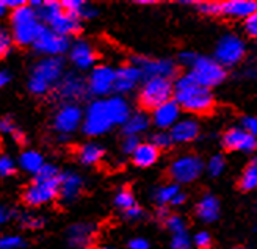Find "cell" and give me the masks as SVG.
Returning <instances> with one entry per match:
<instances>
[{"label": "cell", "mask_w": 257, "mask_h": 249, "mask_svg": "<svg viewBox=\"0 0 257 249\" xmlns=\"http://www.w3.org/2000/svg\"><path fill=\"white\" fill-rule=\"evenodd\" d=\"M128 249H151V243L143 237H135L127 243Z\"/></svg>", "instance_id": "obj_50"}, {"label": "cell", "mask_w": 257, "mask_h": 249, "mask_svg": "<svg viewBox=\"0 0 257 249\" xmlns=\"http://www.w3.org/2000/svg\"><path fill=\"white\" fill-rule=\"evenodd\" d=\"M151 143L160 151V149L170 148L171 144H173V138H171V135H170L168 130H159V132H156V134L152 135Z\"/></svg>", "instance_id": "obj_38"}, {"label": "cell", "mask_w": 257, "mask_h": 249, "mask_svg": "<svg viewBox=\"0 0 257 249\" xmlns=\"http://www.w3.org/2000/svg\"><path fill=\"white\" fill-rule=\"evenodd\" d=\"M171 249H191V238L187 230L173 233L171 238Z\"/></svg>", "instance_id": "obj_41"}, {"label": "cell", "mask_w": 257, "mask_h": 249, "mask_svg": "<svg viewBox=\"0 0 257 249\" xmlns=\"http://www.w3.org/2000/svg\"><path fill=\"white\" fill-rule=\"evenodd\" d=\"M243 27H245V33L251 38H257V11L252 13L249 18L243 21Z\"/></svg>", "instance_id": "obj_46"}, {"label": "cell", "mask_w": 257, "mask_h": 249, "mask_svg": "<svg viewBox=\"0 0 257 249\" xmlns=\"http://www.w3.org/2000/svg\"><path fill=\"white\" fill-rule=\"evenodd\" d=\"M196 58H198V55L195 54V52H182V54L179 55V63L184 64L185 68L190 69L193 66V63L196 61Z\"/></svg>", "instance_id": "obj_49"}, {"label": "cell", "mask_w": 257, "mask_h": 249, "mask_svg": "<svg viewBox=\"0 0 257 249\" xmlns=\"http://www.w3.org/2000/svg\"><path fill=\"white\" fill-rule=\"evenodd\" d=\"M15 47V39L7 27H0V60L7 58Z\"/></svg>", "instance_id": "obj_36"}, {"label": "cell", "mask_w": 257, "mask_h": 249, "mask_svg": "<svg viewBox=\"0 0 257 249\" xmlns=\"http://www.w3.org/2000/svg\"><path fill=\"white\" fill-rule=\"evenodd\" d=\"M96 249H114L113 246H108V244H102V246H97Z\"/></svg>", "instance_id": "obj_56"}, {"label": "cell", "mask_w": 257, "mask_h": 249, "mask_svg": "<svg viewBox=\"0 0 257 249\" xmlns=\"http://www.w3.org/2000/svg\"><path fill=\"white\" fill-rule=\"evenodd\" d=\"M71 38L61 36L50 29L44 27L40 33V36L36 38L35 44L32 49L36 52L40 57H57L61 58L63 55H66L71 49Z\"/></svg>", "instance_id": "obj_12"}, {"label": "cell", "mask_w": 257, "mask_h": 249, "mask_svg": "<svg viewBox=\"0 0 257 249\" xmlns=\"http://www.w3.org/2000/svg\"><path fill=\"white\" fill-rule=\"evenodd\" d=\"M196 8L209 16H216L221 15V2H199L196 4Z\"/></svg>", "instance_id": "obj_43"}, {"label": "cell", "mask_w": 257, "mask_h": 249, "mask_svg": "<svg viewBox=\"0 0 257 249\" xmlns=\"http://www.w3.org/2000/svg\"><path fill=\"white\" fill-rule=\"evenodd\" d=\"M83 188L85 180L79 173L72 171V169L60 173V199L64 204L75 202L82 196Z\"/></svg>", "instance_id": "obj_18"}, {"label": "cell", "mask_w": 257, "mask_h": 249, "mask_svg": "<svg viewBox=\"0 0 257 249\" xmlns=\"http://www.w3.org/2000/svg\"><path fill=\"white\" fill-rule=\"evenodd\" d=\"M4 4L8 10L13 11V10H18L21 7H24L27 2H24V0H4Z\"/></svg>", "instance_id": "obj_52"}, {"label": "cell", "mask_w": 257, "mask_h": 249, "mask_svg": "<svg viewBox=\"0 0 257 249\" xmlns=\"http://www.w3.org/2000/svg\"><path fill=\"white\" fill-rule=\"evenodd\" d=\"M179 119H181V107L177 105L174 99L157 107L156 110H152L151 114V122H154V126L159 130H168V132Z\"/></svg>", "instance_id": "obj_20"}, {"label": "cell", "mask_w": 257, "mask_h": 249, "mask_svg": "<svg viewBox=\"0 0 257 249\" xmlns=\"http://www.w3.org/2000/svg\"><path fill=\"white\" fill-rule=\"evenodd\" d=\"M58 198H60V177L54 180L33 179L22 191L24 204L32 208L52 204Z\"/></svg>", "instance_id": "obj_7"}, {"label": "cell", "mask_w": 257, "mask_h": 249, "mask_svg": "<svg viewBox=\"0 0 257 249\" xmlns=\"http://www.w3.org/2000/svg\"><path fill=\"white\" fill-rule=\"evenodd\" d=\"M165 226L170 232L173 233H179V232H184L185 230V222L184 218H181L179 215H168L165 219Z\"/></svg>", "instance_id": "obj_42"}, {"label": "cell", "mask_w": 257, "mask_h": 249, "mask_svg": "<svg viewBox=\"0 0 257 249\" xmlns=\"http://www.w3.org/2000/svg\"><path fill=\"white\" fill-rule=\"evenodd\" d=\"M132 64L141 71L143 78H171L176 75V63L168 58L134 57Z\"/></svg>", "instance_id": "obj_15"}, {"label": "cell", "mask_w": 257, "mask_h": 249, "mask_svg": "<svg viewBox=\"0 0 257 249\" xmlns=\"http://www.w3.org/2000/svg\"><path fill=\"white\" fill-rule=\"evenodd\" d=\"M179 193H181L179 185H176V183H166V185L156 188V191L152 194V199L160 208H165L166 205H171L173 199Z\"/></svg>", "instance_id": "obj_31"}, {"label": "cell", "mask_w": 257, "mask_h": 249, "mask_svg": "<svg viewBox=\"0 0 257 249\" xmlns=\"http://www.w3.org/2000/svg\"><path fill=\"white\" fill-rule=\"evenodd\" d=\"M63 10L69 13L71 16L77 18L79 21H89L97 16V8L93 4L83 2V0H63Z\"/></svg>", "instance_id": "obj_25"}, {"label": "cell", "mask_w": 257, "mask_h": 249, "mask_svg": "<svg viewBox=\"0 0 257 249\" xmlns=\"http://www.w3.org/2000/svg\"><path fill=\"white\" fill-rule=\"evenodd\" d=\"M246 54L245 43L241 41V38L237 35H224L216 44L215 49V60L224 68L235 66L237 63H240Z\"/></svg>", "instance_id": "obj_13"}, {"label": "cell", "mask_w": 257, "mask_h": 249, "mask_svg": "<svg viewBox=\"0 0 257 249\" xmlns=\"http://www.w3.org/2000/svg\"><path fill=\"white\" fill-rule=\"evenodd\" d=\"M7 15H8V8L5 7L4 0H0V21L5 19V16H7Z\"/></svg>", "instance_id": "obj_55"}, {"label": "cell", "mask_w": 257, "mask_h": 249, "mask_svg": "<svg viewBox=\"0 0 257 249\" xmlns=\"http://www.w3.org/2000/svg\"><path fill=\"white\" fill-rule=\"evenodd\" d=\"M29 5L36 10L38 18H40L44 27L50 29L52 32L66 38L80 33L82 21L64 11L61 2H57V0H35V2H29Z\"/></svg>", "instance_id": "obj_3"}, {"label": "cell", "mask_w": 257, "mask_h": 249, "mask_svg": "<svg viewBox=\"0 0 257 249\" xmlns=\"http://www.w3.org/2000/svg\"><path fill=\"white\" fill-rule=\"evenodd\" d=\"M138 146H140L138 137H124L122 141H121V151L125 155H132L137 151Z\"/></svg>", "instance_id": "obj_45"}, {"label": "cell", "mask_w": 257, "mask_h": 249, "mask_svg": "<svg viewBox=\"0 0 257 249\" xmlns=\"http://www.w3.org/2000/svg\"><path fill=\"white\" fill-rule=\"evenodd\" d=\"M255 11L257 2H254V0H229V2H221V15L232 19L245 21Z\"/></svg>", "instance_id": "obj_24"}, {"label": "cell", "mask_w": 257, "mask_h": 249, "mask_svg": "<svg viewBox=\"0 0 257 249\" xmlns=\"http://www.w3.org/2000/svg\"><path fill=\"white\" fill-rule=\"evenodd\" d=\"M241 129L257 138V116H245L241 119Z\"/></svg>", "instance_id": "obj_47"}, {"label": "cell", "mask_w": 257, "mask_h": 249, "mask_svg": "<svg viewBox=\"0 0 257 249\" xmlns=\"http://www.w3.org/2000/svg\"><path fill=\"white\" fill-rule=\"evenodd\" d=\"M46 165V159L44 155L40 151H35V149H25L19 154V159H18V166L22 169L24 173L36 176L38 171Z\"/></svg>", "instance_id": "obj_26"}, {"label": "cell", "mask_w": 257, "mask_h": 249, "mask_svg": "<svg viewBox=\"0 0 257 249\" xmlns=\"http://www.w3.org/2000/svg\"><path fill=\"white\" fill-rule=\"evenodd\" d=\"M196 215L202 222H213L220 216V201L215 196L205 194L196 205Z\"/></svg>", "instance_id": "obj_28"}, {"label": "cell", "mask_w": 257, "mask_h": 249, "mask_svg": "<svg viewBox=\"0 0 257 249\" xmlns=\"http://www.w3.org/2000/svg\"><path fill=\"white\" fill-rule=\"evenodd\" d=\"M199 122L195 117H181L170 130L173 143H191L199 137Z\"/></svg>", "instance_id": "obj_22"}, {"label": "cell", "mask_w": 257, "mask_h": 249, "mask_svg": "<svg viewBox=\"0 0 257 249\" xmlns=\"http://www.w3.org/2000/svg\"><path fill=\"white\" fill-rule=\"evenodd\" d=\"M43 29L44 25L38 18L36 10L29 4L11 11L10 32L13 35V39H15V44L21 47H32Z\"/></svg>", "instance_id": "obj_5"}, {"label": "cell", "mask_w": 257, "mask_h": 249, "mask_svg": "<svg viewBox=\"0 0 257 249\" xmlns=\"http://www.w3.org/2000/svg\"><path fill=\"white\" fill-rule=\"evenodd\" d=\"M193 243L198 249H210L212 246V237L209 232L205 230H199L195 237H193Z\"/></svg>", "instance_id": "obj_44"}, {"label": "cell", "mask_w": 257, "mask_h": 249, "mask_svg": "<svg viewBox=\"0 0 257 249\" xmlns=\"http://www.w3.org/2000/svg\"><path fill=\"white\" fill-rule=\"evenodd\" d=\"M151 124V117L143 113V111H137L128 116V119L122 126V134L124 137H138L140 134H145L149 129Z\"/></svg>", "instance_id": "obj_29"}, {"label": "cell", "mask_w": 257, "mask_h": 249, "mask_svg": "<svg viewBox=\"0 0 257 249\" xmlns=\"http://www.w3.org/2000/svg\"><path fill=\"white\" fill-rule=\"evenodd\" d=\"M174 96L173 99L177 102L181 110H185L193 114H204L213 108V94L209 88L199 85L190 72L179 75L173 82Z\"/></svg>", "instance_id": "obj_2"}, {"label": "cell", "mask_w": 257, "mask_h": 249, "mask_svg": "<svg viewBox=\"0 0 257 249\" xmlns=\"http://www.w3.org/2000/svg\"><path fill=\"white\" fill-rule=\"evenodd\" d=\"M174 96V85L170 78H145L138 93V102L145 110H156Z\"/></svg>", "instance_id": "obj_6"}, {"label": "cell", "mask_w": 257, "mask_h": 249, "mask_svg": "<svg viewBox=\"0 0 257 249\" xmlns=\"http://www.w3.org/2000/svg\"><path fill=\"white\" fill-rule=\"evenodd\" d=\"M187 201V196L181 191V193H179L177 196H176V198L173 199V202H171V205L173 207H179V205H182L184 202Z\"/></svg>", "instance_id": "obj_54"}, {"label": "cell", "mask_w": 257, "mask_h": 249, "mask_svg": "<svg viewBox=\"0 0 257 249\" xmlns=\"http://www.w3.org/2000/svg\"><path fill=\"white\" fill-rule=\"evenodd\" d=\"M64 60L57 57H43L38 60L27 80V89L33 96H46L54 91L64 75Z\"/></svg>", "instance_id": "obj_4"}, {"label": "cell", "mask_w": 257, "mask_h": 249, "mask_svg": "<svg viewBox=\"0 0 257 249\" xmlns=\"http://www.w3.org/2000/svg\"><path fill=\"white\" fill-rule=\"evenodd\" d=\"M13 216H15V213H13L11 208L8 205L0 202V226H4V224H7V222H10L13 219Z\"/></svg>", "instance_id": "obj_51"}, {"label": "cell", "mask_w": 257, "mask_h": 249, "mask_svg": "<svg viewBox=\"0 0 257 249\" xmlns=\"http://www.w3.org/2000/svg\"><path fill=\"white\" fill-rule=\"evenodd\" d=\"M204 171V163L198 155H182L170 166V176L176 183L195 182Z\"/></svg>", "instance_id": "obj_14"}, {"label": "cell", "mask_w": 257, "mask_h": 249, "mask_svg": "<svg viewBox=\"0 0 257 249\" xmlns=\"http://www.w3.org/2000/svg\"><path fill=\"white\" fill-rule=\"evenodd\" d=\"M122 215H124V218L127 219V221H140V219H143L145 218V210L141 208L138 204L137 205H134L132 208H128V210H125V212H122Z\"/></svg>", "instance_id": "obj_48"}, {"label": "cell", "mask_w": 257, "mask_h": 249, "mask_svg": "<svg viewBox=\"0 0 257 249\" xmlns=\"http://www.w3.org/2000/svg\"><path fill=\"white\" fill-rule=\"evenodd\" d=\"M223 146L227 151L249 154L257 149V138L249 135L241 127H232L223 135Z\"/></svg>", "instance_id": "obj_19"}, {"label": "cell", "mask_w": 257, "mask_h": 249, "mask_svg": "<svg viewBox=\"0 0 257 249\" xmlns=\"http://www.w3.org/2000/svg\"><path fill=\"white\" fill-rule=\"evenodd\" d=\"M141 78H143V74H141V71L132 63L118 68L116 80H114V93L118 96L131 93V91H134L138 86Z\"/></svg>", "instance_id": "obj_21"}, {"label": "cell", "mask_w": 257, "mask_h": 249, "mask_svg": "<svg viewBox=\"0 0 257 249\" xmlns=\"http://www.w3.org/2000/svg\"><path fill=\"white\" fill-rule=\"evenodd\" d=\"M159 157H160V151L154 146L151 141L149 143H140L137 151L132 154V162L138 168H149V166L157 163Z\"/></svg>", "instance_id": "obj_27"}, {"label": "cell", "mask_w": 257, "mask_h": 249, "mask_svg": "<svg viewBox=\"0 0 257 249\" xmlns=\"http://www.w3.org/2000/svg\"><path fill=\"white\" fill-rule=\"evenodd\" d=\"M104 155H105V149L97 141H86L82 146L77 148V152H75L77 162L83 166H94L100 163L102 159H104Z\"/></svg>", "instance_id": "obj_23"}, {"label": "cell", "mask_w": 257, "mask_h": 249, "mask_svg": "<svg viewBox=\"0 0 257 249\" xmlns=\"http://www.w3.org/2000/svg\"><path fill=\"white\" fill-rule=\"evenodd\" d=\"M114 80H116V69L110 64H96L86 77L88 94L97 99H104L114 93Z\"/></svg>", "instance_id": "obj_11"}, {"label": "cell", "mask_w": 257, "mask_h": 249, "mask_svg": "<svg viewBox=\"0 0 257 249\" xmlns=\"http://www.w3.org/2000/svg\"><path fill=\"white\" fill-rule=\"evenodd\" d=\"M58 177H60V169L52 163H46L40 171H38V174L33 176V179H40V180H54Z\"/></svg>", "instance_id": "obj_39"}, {"label": "cell", "mask_w": 257, "mask_h": 249, "mask_svg": "<svg viewBox=\"0 0 257 249\" xmlns=\"http://www.w3.org/2000/svg\"><path fill=\"white\" fill-rule=\"evenodd\" d=\"M68 55L69 61L77 71H91L97 61L96 49L86 39H77V41H74L71 44Z\"/></svg>", "instance_id": "obj_17"}, {"label": "cell", "mask_w": 257, "mask_h": 249, "mask_svg": "<svg viewBox=\"0 0 257 249\" xmlns=\"http://www.w3.org/2000/svg\"><path fill=\"white\" fill-rule=\"evenodd\" d=\"M113 202L121 212H125V210H128V208H132L134 205H137L135 196L128 188H122V190H119L116 194H114Z\"/></svg>", "instance_id": "obj_34"}, {"label": "cell", "mask_w": 257, "mask_h": 249, "mask_svg": "<svg viewBox=\"0 0 257 249\" xmlns=\"http://www.w3.org/2000/svg\"><path fill=\"white\" fill-rule=\"evenodd\" d=\"M97 238V226L91 221L74 222L66 229V243L71 249H91Z\"/></svg>", "instance_id": "obj_16"}, {"label": "cell", "mask_w": 257, "mask_h": 249, "mask_svg": "<svg viewBox=\"0 0 257 249\" xmlns=\"http://www.w3.org/2000/svg\"><path fill=\"white\" fill-rule=\"evenodd\" d=\"M54 96L60 103H79L88 96L86 78L77 71L64 72L54 89Z\"/></svg>", "instance_id": "obj_9"}, {"label": "cell", "mask_w": 257, "mask_h": 249, "mask_svg": "<svg viewBox=\"0 0 257 249\" xmlns=\"http://www.w3.org/2000/svg\"><path fill=\"white\" fill-rule=\"evenodd\" d=\"M19 226L25 230H40L46 226V218L35 212H22L18 215Z\"/></svg>", "instance_id": "obj_32"}, {"label": "cell", "mask_w": 257, "mask_h": 249, "mask_svg": "<svg viewBox=\"0 0 257 249\" xmlns=\"http://www.w3.org/2000/svg\"><path fill=\"white\" fill-rule=\"evenodd\" d=\"M10 82H11V74H10V71L2 69V71H0V89L5 88Z\"/></svg>", "instance_id": "obj_53"}, {"label": "cell", "mask_w": 257, "mask_h": 249, "mask_svg": "<svg viewBox=\"0 0 257 249\" xmlns=\"http://www.w3.org/2000/svg\"><path fill=\"white\" fill-rule=\"evenodd\" d=\"M27 241L19 233H7L0 237V249H24Z\"/></svg>", "instance_id": "obj_35"}, {"label": "cell", "mask_w": 257, "mask_h": 249, "mask_svg": "<svg viewBox=\"0 0 257 249\" xmlns=\"http://www.w3.org/2000/svg\"><path fill=\"white\" fill-rule=\"evenodd\" d=\"M0 137L8 138L18 144L25 143V134L24 130L19 127L16 119L13 116H2L0 117Z\"/></svg>", "instance_id": "obj_30"}, {"label": "cell", "mask_w": 257, "mask_h": 249, "mask_svg": "<svg viewBox=\"0 0 257 249\" xmlns=\"http://www.w3.org/2000/svg\"><path fill=\"white\" fill-rule=\"evenodd\" d=\"M224 168H226V162H224V159L221 155H213L212 159L207 162V171L213 177L221 176L223 171H224Z\"/></svg>", "instance_id": "obj_40"}, {"label": "cell", "mask_w": 257, "mask_h": 249, "mask_svg": "<svg viewBox=\"0 0 257 249\" xmlns=\"http://www.w3.org/2000/svg\"><path fill=\"white\" fill-rule=\"evenodd\" d=\"M190 75L195 78L199 85L210 89L212 86H216L224 82L226 68L221 66L215 58L198 55L196 61L193 63V66L190 68Z\"/></svg>", "instance_id": "obj_10"}, {"label": "cell", "mask_w": 257, "mask_h": 249, "mask_svg": "<svg viewBox=\"0 0 257 249\" xmlns=\"http://www.w3.org/2000/svg\"><path fill=\"white\" fill-rule=\"evenodd\" d=\"M240 187L245 191H252L257 188V157H254L243 171L240 177Z\"/></svg>", "instance_id": "obj_33"}, {"label": "cell", "mask_w": 257, "mask_h": 249, "mask_svg": "<svg viewBox=\"0 0 257 249\" xmlns=\"http://www.w3.org/2000/svg\"><path fill=\"white\" fill-rule=\"evenodd\" d=\"M131 114V105L122 96L94 99L85 108L82 132L91 138L102 137L110 132L114 126L122 127Z\"/></svg>", "instance_id": "obj_1"}, {"label": "cell", "mask_w": 257, "mask_h": 249, "mask_svg": "<svg viewBox=\"0 0 257 249\" xmlns=\"http://www.w3.org/2000/svg\"><path fill=\"white\" fill-rule=\"evenodd\" d=\"M85 110L80 103H60V107L54 113L52 129L58 137L69 138L77 130L82 129Z\"/></svg>", "instance_id": "obj_8"}, {"label": "cell", "mask_w": 257, "mask_h": 249, "mask_svg": "<svg viewBox=\"0 0 257 249\" xmlns=\"http://www.w3.org/2000/svg\"><path fill=\"white\" fill-rule=\"evenodd\" d=\"M16 174V162L10 154H0V177H11Z\"/></svg>", "instance_id": "obj_37"}]
</instances>
